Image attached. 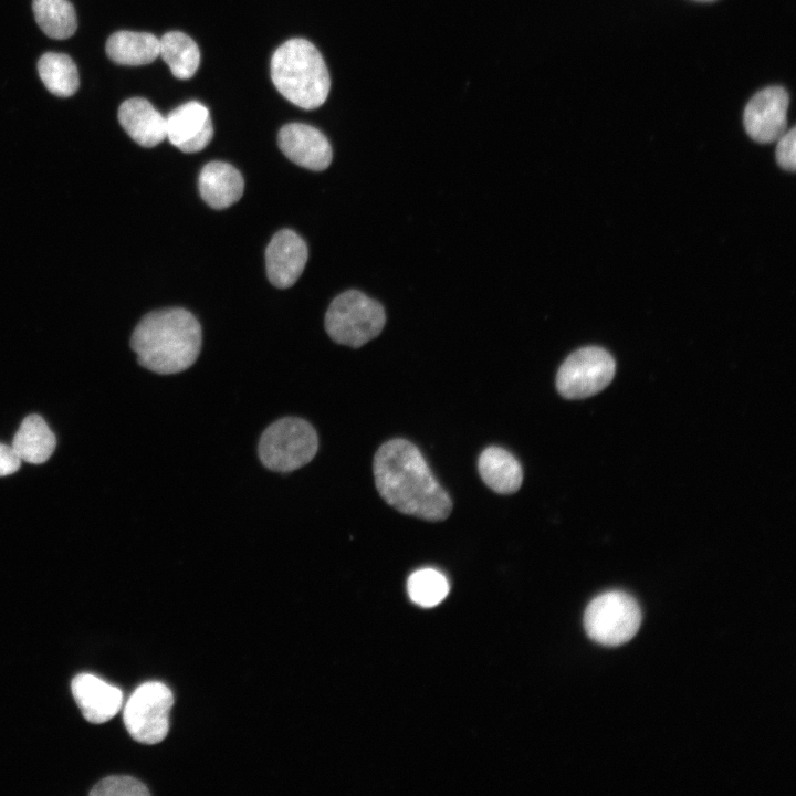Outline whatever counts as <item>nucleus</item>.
Wrapping results in <instances>:
<instances>
[{
  "label": "nucleus",
  "instance_id": "f257e3e1",
  "mask_svg": "<svg viewBox=\"0 0 796 796\" xmlns=\"http://www.w3.org/2000/svg\"><path fill=\"white\" fill-rule=\"evenodd\" d=\"M374 478L380 496L397 511L428 521H442L452 501L430 471L419 449L405 439H392L375 453Z\"/></svg>",
  "mask_w": 796,
  "mask_h": 796
},
{
  "label": "nucleus",
  "instance_id": "f03ea898",
  "mask_svg": "<svg viewBox=\"0 0 796 796\" xmlns=\"http://www.w3.org/2000/svg\"><path fill=\"white\" fill-rule=\"evenodd\" d=\"M201 344V326L184 308L148 313L137 324L130 338V347L139 365L160 375L188 369L197 360Z\"/></svg>",
  "mask_w": 796,
  "mask_h": 796
},
{
  "label": "nucleus",
  "instance_id": "7ed1b4c3",
  "mask_svg": "<svg viewBox=\"0 0 796 796\" xmlns=\"http://www.w3.org/2000/svg\"><path fill=\"white\" fill-rule=\"evenodd\" d=\"M271 78L287 101L304 109L320 107L326 101L331 80L323 56L305 39H291L280 45L271 59Z\"/></svg>",
  "mask_w": 796,
  "mask_h": 796
},
{
  "label": "nucleus",
  "instance_id": "20e7f679",
  "mask_svg": "<svg viewBox=\"0 0 796 796\" xmlns=\"http://www.w3.org/2000/svg\"><path fill=\"white\" fill-rule=\"evenodd\" d=\"M317 449V433L310 422L298 417H284L264 430L258 454L266 469L285 473L307 464Z\"/></svg>",
  "mask_w": 796,
  "mask_h": 796
},
{
  "label": "nucleus",
  "instance_id": "39448f33",
  "mask_svg": "<svg viewBox=\"0 0 796 796\" xmlns=\"http://www.w3.org/2000/svg\"><path fill=\"white\" fill-rule=\"evenodd\" d=\"M385 322V311L377 301L349 290L331 303L325 329L334 342L357 348L378 336Z\"/></svg>",
  "mask_w": 796,
  "mask_h": 796
},
{
  "label": "nucleus",
  "instance_id": "423d86ee",
  "mask_svg": "<svg viewBox=\"0 0 796 796\" xmlns=\"http://www.w3.org/2000/svg\"><path fill=\"white\" fill-rule=\"evenodd\" d=\"M641 610L633 597L612 590L598 595L584 614L586 633L604 646H619L629 641L639 630Z\"/></svg>",
  "mask_w": 796,
  "mask_h": 796
},
{
  "label": "nucleus",
  "instance_id": "0eeeda50",
  "mask_svg": "<svg viewBox=\"0 0 796 796\" xmlns=\"http://www.w3.org/2000/svg\"><path fill=\"white\" fill-rule=\"evenodd\" d=\"M174 704L170 689L158 681L140 684L127 700L123 721L130 736L144 744L161 742L169 731V712Z\"/></svg>",
  "mask_w": 796,
  "mask_h": 796
},
{
  "label": "nucleus",
  "instance_id": "6e6552de",
  "mask_svg": "<svg viewBox=\"0 0 796 796\" xmlns=\"http://www.w3.org/2000/svg\"><path fill=\"white\" fill-rule=\"evenodd\" d=\"M615 371V360L607 350L584 347L570 354L561 365L556 388L567 399L587 398L607 387Z\"/></svg>",
  "mask_w": 796,
  "mask_h": 796
},
{
  "label": "nucleus",
  "instance_id": "1a4fd4ad",
  "mask_svg": "<svg viewBox=\"0 0 796 796\" xmlns=\"http://www.w3.org/2000/svg\"><path fill=\"white\" fill-rule=\"evenodd\" d=\"M789 96L781 86H769L757 92L744 109V127L755 142H776L787 130Z\"/></svg>",
  "mask_w": 796,
  "mask_h": 796
},
{
  "label": "nucleus",
  "instance_id": "9d476101",
  "mask_svg": "<svg viewBox=\"0 0 796 796\" xmlns=\"http://www.w3.org/2000/svg\"><path fill=\"white\" fill-rule=\"evenodd\" d=\"M281 151L294 164L310 170L326 169L333 157L327 138L315 127L291 123L277 134Z\"/></svg>",
  "mask_w": 796,
  "mask_h": 796
},
{
  "label": "nucleus",
  "instance_id": "9b49d317",
  "mask_svg": "<svg viewBox=\"0 0 796 796\" xmlns=\"http://www.w3.org/2000/svg\"><path fill=\"white\" fill-rule=\"evenodd\" d=\"M213 137L208 108L197 102H187L166 116V138L184 153L202 150Z\"/></svg>",
  "mask_w": 796,
  "mask_h": 796
},
{
  "label": "nucleus",
  "instance_id": "f8f14e48",
  "mask_svg": "<svg viewBox=\"0 0 796 796\" xmlns=\"http://www.w3.org/2000/svg\"><path fill=\"white\" fill-rule=\"evenodd\" d=\"M307 256L306 243L297 233L289 229L276 232L265 251L270 282L279 289L292 286L301 276Z\"/></svg>",
  "mask_w": 796,
  "mask_h": 796
},
{
  "label": "nucleus",
  "instance_id": "ddd939ff",
  "mask_svg": "<svg viewBox=\"0 0 796 796\" xmlns=\"http://www.w3.org/2000/svg\"><path fill=\"white\" fill-rule=\"evenodd\" d=\"M71 688L83 716L91 723H104L122 708V691L94 674H77Z\"/></svg>",
  "mask_w": 796,
  "mask_h": 796
},
{
  "label": "nucleus",
  "instance_id": "4468645a",
  "mask_svg": "<svg viewBox=\"0 0 796 796\" xmlns=\"http://www.w3.org/2000/svg\"><path fill=\"white\" fill-rule=\"evenodd\" d=\"M117 117L129 137L143 147H154L166 138V117L145 98L124 101Z\"/></svg>",
  "mask_w": 796,
  "mask_h": 796
},
{
  "label": "nucleus",
  "instance_id": "2eb2a0df",
  "mask_svg": "<svg viewBox=\"0 0 796 796\" xmlns=\"http://www.w3.org/2000/svg\"><path fill=\"white\" fill-rule=\"evenodd\" d=\"M198 184L201 198L213 209H224L237 202L244 188L239 170L223 161L205 165Z\"/></svg>",
  "mask_w": 796,
  "mask_h": 796
},
{
  "label": "nucleus",
  "instance_id": "dca6fc26",
  "mask_svg": "<svg viewBox=\"0 0 796 796\" xmlns=\"http://www.w3.org/2000/svg\"><path fill=\"white\" fill-rule=\"evenodd\" d=\"M478 469L483 482L500 494L516 492L523 482L520 462L500 447L484 449L479 457Z\"/></svg>",
  "mask_w": 796,
  "mask_h": 796
},
{
  "label": "nucleus",
  "instance_id": "f3484780",
  "mask_svg": "<svg viewBox=\"0 0 796 796\" xmlns=\"http://www.w3.org/2000/svg\"><path fill=\"white\" fill-rule=\"evenodd\" d=\"M107 56L121 65H144L159 56V39L147 32L118 31L105 45Z\"/></svg>",
  "mask_w": 796,
  "mask_h": 796
},
{
  "label": "nucleus",
  "instance_id": "a211bd4d",
  "mask_svg": "<svg viewBox=\"0 0 796 796\" xmlns=\"http://www.w3.org/2000/svg\"><path fill=\"white\" fill-rule=\"evenodd\" d=\"M55 444V436L44 419L30 415L22 421L11 446L21 461L40 464L51 457Z\"/></svg>",
  "mask_w": 796,
  "mask_h": 796
},
{
  "label": "nucleus",
  "instance_id": "6ab92c4d",
  "mask_svg": "<svg viewBox=\"0 0 796 796\" xmlns=\"http://www.w3.org/2000/svg\"><path fill=\"white\" fill-rule=\"evenodd\" d=\"M159 55L179 80L192 77L200 63L198 45L189 35L179 31L167 32L159 39Z\"/></svg>",
  "mask_w": 796,
  "mask_h": 796
},
{
  "label": "nucleus",
  "instance_id": "aec40b11",
  "mask_svg": "<svg viewBox=\"0 0 796 796\" xmlns=\"http://www.w3.org/2000/svg\"><path fill=\"white\" fill-rule=\"evenodd\" d=\"M38 72L44 86L59 97H70L78 90V71L67 54L44 53L38 61Z\"/></svg>",
  "mask_w": 796,
  "mask_h": 796
},
{
  "label": "nucleus",
  "instance_id": "412c9836",
  "mask_svg": "<svg viewBox=\"0 0 796 796\" xmlns=\"http://www.w3.org/2000/svg\"><path fill=\"white\" fill-rule=\"evenodd\" d=\"M32 9L38 25L48 36L64 40L76 31V13L69 0H33Z\"/></svg>",
  "mask_w": 796,
  "mask_h": 796
},
{
  "label": "nucleus",
  "instance_id": "4be33fe9",
  "mask_svg": "<svg viewBox=\"0 0 796 796\" xmlns=\"http://www.w3.org/2000/svg\"><path fill=\"white\" fill-rule=\"evenodd\" d=\"M407 589L413 603L421 607H433L448 595L449 583L440 572L422 568L410 575Z\"/></svg>",
  "mask_w": 796,
  "mask_h": 796
},
{
  "label": "nucleus",
  "instance_id": "5701e85b",
  "mask_svg": "<svg viewBox=\"0 0 796 796\" xmlns=\"http://www.w3.org/2000/svg\"><path fill=\"white\" fill-rule=\"evenodd\" d=\"M92 796H146L147 787L130 776H108L100 781L90 792Z\"/></svg>",
  "mask_w": 796,
  "mask_h": 796
},
{
  "label": "nucleus",
  "instance_id": "b1692460",
  "mask_svg": "<svg viewBox=\"0 0 796 796\" xmlns=\"http://www.w3.org/2000/svg\"><path fill=\"white\" fill-rule=\"evenodd\" d=\"M776 160L778 165L789 171L796 167V130L792 127L786 130L777 140Z\"/></svg>",
  "mask_w": 796,
  "mask_h": 796
},
{
  "label": "nucleus",
  "instance_id": "393cba45",
  "mask_svg": "<svg viewBox=\"0 0 796 796\" xmlns=\"http://www.w3.org/2000/svg\"><path fill=\"white\" fill-rule=\"evenodd\" d=\"M21 459L12 446L0 442V476L9 475L19 470Z\"/></svg>",
  "mask_w": 796,
  "mask_h": 796
},
{
  "label": "nucleus",
  "instance_id": "a878e982",
  "mask_svg": "<svg viewBox=\"0 0 796 796\" xmlns=\"http://www.w3.org/2000/svg\"><path fill=\"white\" fill-rule=\"evenodd\" d=\"M695 1H700V2H711V1H715V0H695Z\"/></svg>",
  "mask_w": 796,
  "mask_h": 796
}]
</instances>
